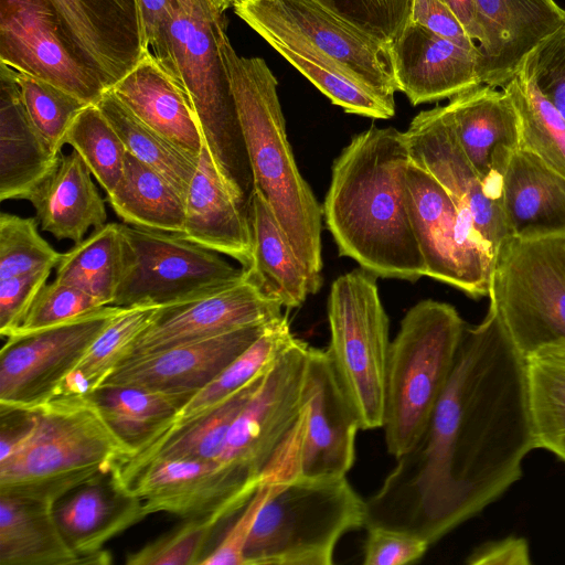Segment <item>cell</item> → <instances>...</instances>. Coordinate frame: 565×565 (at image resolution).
<instances>
[{
  "label": "cell",
  "mask_w": 565,
  "mask_h": 565,
  "mask_svg": "<svg viewBox=\"0 0 565 565\" xmlns=\"http://www.w3.org/2000/svg\"><path fill=\"white\" fill-rule=\"evenodd\" d=\"M404 136L411 162L448 192L495 258L510 236L502 207L461 149L444 106L417 114Z\"/></svg>",
  "instance_id": "cell-16"
},
{
  "label": "cell",
  "mask_w": 565,
  "mask_h": 565,
  "mask_svg": "<svg viewBox=\"0 0 565 565\" xmlns=\"http://www.w3.org/2000/svg\"><path fill=\"white\" fill-rule=\"evenodd\" d=\"M106 194L120 180L127 150L97 104L87 105L76 117L66 135Z\"/></svg>",
  "instance_id": "cell-42"
},
{
  "label": "cell",
  "mask_w": 565,
  "mask_h": 565,
  "mask_svg": "<svg viewBox=\"0 0 565 565\" xmlns=\"http://www.w3.org/2000/svg\"><path fill=\"white\" fill-rule=\"evenodd\" d=\"M215 36L238 114L254 191L271 209L316 294L322 282L323 213L294 158L278 97V82L265 60L236 53L226 33L224 14L215 21Z\"/></svg>",
  "instance_id": "cell-3"
},
{
  "label": "cell",
  "mask_w": 565,
  "mask_h": 565,
  "mask_svg": "<svg viewBox=\"0 0 565 565\" xmlns=\"http://www.w3.org/2000/svg\"><path fill=\"white\" fill-rule=\"evenodd\" d=\"M160 308L152 305L122 308L64 377L54 396H85L99 387L126 359L131 344L153 321Z\"/></svg>",
  "instance_id": "cell-37"
},
{
  "label": "cell",
  "mask_w": 565,
  "mask_h": 565,
  "mask_svg": "<svg viewBox=\"0 0 565 565\" xmlns=\"http://www.w3.org/2000/svg\"><path fill=\"white\" fill-rule=\"evenodd\" d=\"M178 235L237 260L243 269L252 263L249 214L227 190L205 145L185 194L183 228Z\"/></svg>",
  "instance_id": "cell-26"
},
{
  "label": "cell",
  "mask_w": 565,
  "mask_h": 565,
  "mask_svg": "<svg viewBox=\"0 0 565 565\" xmlns=\"http://www.w3.org/2000/svg\"><path fill=\"white\" fill-rule=\"evenodd\" d=\"M126 267L113 306L171 307L194 301L244 278L218 253L178 234L122 224Z\"/></svg>",
  "instance_id": "cell-11"
},
{
  "label": "cell",
  "mask_w": 565,
  "mask_h": 565,
  "mask_svg": "<svg viewBox=\"0 0 565 565\" xmlns=\"http://www.w3.org/2000/svg\"><path fill=\"white\" fill-rule=\"evenodd\" d=\"M92 177L77 151L61 154L55 169L28 200L43 231L77 244L90 227L106 224L105 201Z\"/></svg>",
  "instance_id": "cell-29"
},
{
  "label": "cell",
  "mask_w": 565,
  "mask_h": 565,
  "mask_svg": "<svg viewBox=\"0 0 565 565\" xmlns=\"http://www.w3.org/2000/svg\"><path fill=\"white\" fill-rule=\"evenodd\" d=\"M480 41L482 84L503 87L525 56L565 23V9L554 0H473Z\"/></svg>",
  "instance_id": "cell-21"
},
{
  "label": "cell",
  "mask_w": 565,
  "mask_h": 565,
  "mask_svg": "<svg viewBox=\"0 0 565 565\" xmlns=\"http://www.w3.org/2000/svg\"><path fill=\"white\" fill-rule=\"evenodd\" d=\"M444 110L461 149L488 186L493 170L519 147V120L510 97L503 89L482 84L450 98Z\"/></svg>",
  "instance_id": "cell-28"
},
{
  "label": "cell",
  "mask_w": 565,
  "mask_h": 565,
  "mask_svg": "<svg viewBox=\"0 0 565 565\" xmlns=\"http://www.w3.org/2000/svg\"><path fill=\"white\" fill-rule=\"evenodd\" d=\"M466 323L449 303L413 306L391 342L386 370L384 439L395 459L424 434L452 373Z\"/></svg>",
  "instance_id": "cell-5"
},
{
  "label": "cell",
  "mask_w": 565,
  "mask_h": 565,
  "mask_svg": "<svg viewBox=\"0 0 565 565\" xmlns=\"http://www.w3.org/2000/svg\"><path fill=\"white\" fill-rule=\"evenodd\" d=\"M107 202L126 224L174 234L182 232L185 196L166 177L128 152L122 175L107 194Z\"/></svg>",
  "instance_id": "cell-34"
},
{
  "label": "cell",
  "mask_w": 565,
  "mask_h": 565,
  "mask_svg": "<svg viewBox=\"0 0 565 565\" xmlns=\"http://www.w3.org/2000/svg\"><path fill=\"white\" fill-rule=\"evenodd\" d=\"M388 47L397 92L414 106L482 85L477 49L460 46L419 24L409 22Z\"/></svg>",
  "instance_id": "cell-23"
},
{
  "label": "cell",
  "mask_w": 565,
  "mask_h": 565,
  "mask_svg": "<svg viewBox=\"0 0 565 565\" xmlns=\"http://www.w3.org/2000/svg\"><path fill=\"white\" fill-rule=\"evenodd\" d=\"M52 269L0 279V334L8 337L21 322Z\"/></svg>",
  "instance_id": "cell-50"
},
{
  "label": "cell",
  "mask_w": 565,
  "mask_h": 565,
  "mask_svg": "<svg viewBox=\"0 0 565 565\" xmlns=\"http://www.w3.org/2000/svg\"><path fill=\"white\" fill-rule=\"evenodd\" d=\"M532 449L525 359L489 306L479 324L466 326L424 434L366 500V526L405 530L431 545L514 484Z\"/></svg>",
  "instance_id": "cell-1"
},
{
  "label": "cell",
  "mask_w": 565,
  "mask_h": 565,
  "mask_svg": "<svg viewBox=\"0 0 565 565\" xmlns=\"http://www.w3.org/2000/svg\"><path fill=\"white\" fill-rule=\"evenodd\" d=\"M194 394L132 385H102L88 396L117 436L137 454L170 428Z\"/></svg>",
  "instance_id": "cell-32"
},
{
  "label": "cell",
  "mask_w": 565,
  "mask_h": 565,
  "mask_svg": "<svg viewBox=\"0 0 565 565\" xmlns=\"http://www.w3.org/2000/svg\"><path fill=\"white\" fill-rule=\"evenodd\" d=\"M249 221L253 254L249 267L244 269L245 279L282 307H299L312 294L306 268L271 209L256 191L250 201Z\"/></svg>",
  "instance_id": "cell-30"
},
{
  "label": "cell",
  "mask_w": 565,
  "mask_h": 565,
  "mask_svg": "<svg viewBox=\"0 0 565 565\" xmlns=\"http://www.w3.org/2000/svg\"><path fill=\"white\" fill-rule=\"evenodd\" d=\"M519 120V147L565 177V120L539 88L518 72L503 87Z\"/></svg>",
  "instance_id": "cell-40"
},
{
  "label": "cell",
  "mask_w": 565,
  "mask_h": 565,
  "mask_svg": "<svg viewBox=\"0 0 565 565\" xmlns=\"http://www.w3.org/2000/svg\"><path fill=\"white\" fill-rule=\"evenodd\" d=\"M466 49L477 44L455 12L441 0H414L411 21Z\"/></svg>",
  "instance_id": "cell-52"
},
{
  "label": "cell",
  "mask_w": 565,
  "mask_h": 565,
  "mask_svg": "<svg viewBox=\"0 0 565 565\" xmlns=\"http://www.w3.org/2000/svg\"><path fill=\"white\" fill-rule=\"evenodd\" d=\"M364 544V565H406L419 561L430 544L422 536L394 527L371 525Z\"/></svg>",
  "instance_id": "cell-49"
},
{
  "label": "cell",
  "mask_w": 565,
  "mask_h": 565,
  "mask_svg": "<svg viewBox=\"0 0 565 565\" xmlns=\"http://www.w3.org/2000/svg\"><path fill=\"white\" fill-rule=\"evenodd\" d=\"M282 306L244 278L204 298L161 307L126 356L149 354L280 318ZM125 359V360H126ZM122 362V361H121Z\"/></svg>",
  "instance_id": "cell-18"
},
{
  "label": "cell",
  "mask_w": 565,
  "mask_h": 565,
  "mask_svg": "<svg viewBox=\"0 0 565 565\" xmlns=\"http://www.w3.org/2000/svg\"><path fill=\"white\" fill-rule=\"evenodd\" d=\"M110 90L142 122L199 160L204 141L186 90L150 51Z\"/></svg>",
  "instance_id": "cell-25"
},
{
  "label": "cell",
  "mask_w": 565,
  "mask_h": 565,
  "mask_svg": "<svg viewBox=\"0 0 565 565\" xmlns=\"http://www.w3.org/2000/svg\"><path fill=\"white\" fill-rule=\"evenodd\" d=\"M28 114L52 147L61 152L78 114L90 104L34 76L14 71Z\"/></svg>",
  "instance_id": "cell-43"
},
{
  "label": "cell",
  "mask_w": 565,
  "mask_h": 565,
  "mask_svg": "<svg viewBox=\"0 0 565 565\" xmlns=\"http://www.w3.org/2000/svg\"><path fill=\"white\" fill-rule=\"evenodd\" d=\"M0 70V200H29L61 154L31 120L14 70Z\"/></svg>",
  "instance_id": "cell-27"
},
{
  "label": "cell",
  "mask_w": 565,
  "mask_h": 565,
  "mask_svg": "<svg viewBox=\"0 0 565 565\" xmlns=\"http://www.w3.org/2000/svg\"><path fill=\"white\" fill-rule=\"evenodd\" d=\"M466 563L469 565H527L531 564L529 544L524 539L516 536L489 541L476 547Z\"/></svg>",
  "instance_id": "cell-53"
},
{
  "label": "cell",
  "mask_w": 565,
  "mask_h": 565,
  "mask_svg": "<svg viewBox=\"0 0 565 565\" xmlns=\"http://www.w3.org/2000/svg\"><path fill=\"white\" fill-rule=\"evenodd\" d=\"M138 2L147 47L177 77L171 25L179 7L178 1L138 0Z\"/></svg>",
  "instance_id": "cell-51"
},
{
  "label": "cell",
  "mask_w": 565,
  "mask_h": 565,
  "mask_svg": "<svg viewBox=\"0 0 565 565\" xmlns=\"http://www.w3.org/2000/svg\"><path fill=\"white\" fill-rule=\"evenodd\" d=\"M223 14L203 6L178 7L171 25L174 66L220 177L249 214L254 179L215 36V21Z\"/></svg>",
  "instance_id": "cell-7"
},
{
  "label": "cell",
  "mask_w": 565,
  "mask_h": 565,
  "mask_svg": "<svg viewBox=\"0 0 565 565\" xmlns=\"http://www.w3.org/2000/svg\"><path fill=\"white\" fill-rule=\"evenodd\" d=\"M218 524L209 520H185L173 531L128 553L127 565H193Z\"/></svg>",
  "instance_id": "cell-45"
},
{
  "label": "cell",
  "mask_w": 565,
  "mask_h": 565,
  "mask_svg": "<svg viewBox=\"0 0 565 565\" xmlns=\"http://www.w3.org/2000/svg\"><path fill=\"white\" fill-rule=\"evenodd\" d=\"M488 297L524 359L565 341V236H509L495 255Z\"/></svg>",
  "instance_id": "cell-10"
},
{
  "label": "cell",
  "mask_w": 565,
  "mask_h": 565,
  "mask_svg": "<svg viewBox=\"0 0 565 565\" xmlns=\"http://www.w3.org/2000/svg\"><path fill=\"white\" fill-rule=\"evenodd\" d=\"M265 373L206 413L167 430L149 447L124 460L118 466L121 477L156 459L218 460L231 425L257 390Z\"/></svg>",
  "instance_id": "cell-33"
},
{
  "label": "cell",
  "mask_w": 565,
  "mask_h": 565,
  "mask_svg": "<svg viewBox=\"0 0 565 565\" xmlns=\"http://www.w3.org/2000/svg\"><path fill=\"white\" fill-rule=\"evenodd\" d=\"M458 17L469 36L479 42L480 31L477 24L473 0H441Z\"/></svg>",
  "instance_id": "cell-54"
},
{
  "label": "cell",
  "mask_w": 565,
  "mask_h": 565,
  "mask_svg": "<svg viewBox=\"0 0 565 565\" xmlns=\"http://www.w3.org/2000/svg\"><path fill=\"white\" fill-rule=\"evenodd\" d=\"M328 321L327 351L360 429L383 427L391 341L375 275L361 268L339 276L328 298Z\"/></svg>",
  "instance_id": "cell-9"
},
{
  "label": "cell",
  "mask_w": 565,
  "mask_h": 565,
  "mask_svg": "<svg viewBox=\"0 0 565 565\" xmlns=\"http://www.w3.org/2000/svg\"><path fill=\"white\" fill-rule=\"evenodd\" d=\"M119 466V465H118ZM118 466L68 491L53 503L57 525L83 564H108L104 545L147 516Z\"/></svg>",
  "instance_id": "cell-22"
},
{
  "label": "cell",
  "mask_w": 565,
  "mask_h": 565,
  "mask_svg": "<svg viewBox=\"0 0 565 565\" xmlns=\"http://www.w3.org/2000/svg\"><path fill=\"white\" fill-rule=\"evenodd\" d=\"M82 565L49 501L0 494V565Z\"/></svg>",
  "instance_id": "cell-31"
},
{
  "label": "cell",
  "mask_w": 565,
  "mask_h": 565,
  "mask_svg": "<svg viewBox=\"0 0 565 565\" xmlns=\"http://www.w3.org/2000/svg\"><path fill=\"white\" fill-rule=\"evenodd\" d=\"M121 309L104 306L43 330L7 338L0 351V407L31 409L51 399Z\"/></svg>",
  "instance_id": "cell-13"
},
{
  "label": "cell",
  "mask_w": 565,
  "mask_h": 565,
  "mask_svg": "<svg viewBox=\"0 0 565 565\" xmlns=\"http://www.w3.org/2000/svg\"><path fill=\"white\" fill-rule=\"evenodd\" d=\"M525 367L535 449L565 462V341L536 350Z\"/></svg>",
  "instance_id": "cell-36"
},
{
  "label": "cell",
  "mask_w": 565,
  "mask_h": 565,
  "mask_svg": "<svg viewBox=\"0 0 565 565\" xmlns=\"http://www.w3.org/2000/svg\"><path fill=\"white\" fill-rule=\"evenodd\" d=\"M104 307L85 291L54 280L35 296L19 326L7 337L43 330Z\"/></svg>",
  "instance_id": "cell-46"
},
{
  "label": "cell",
  "mask_w": 565,
  "mask_h": 565,
  "mask_svg": "<svg viewBox=\"0 0 565 565\" xmlns=\"http://www.w3.org/2000/svg\"><path fill=\"white\" fill-rule=\"evenodd\" d=\"M344 19L390 45L411 21L414 0H323Z\"/></svg>",
  "instance_id": "cell-47"
},
{
  "label": "cell",
  "mask_w": 565,
  "mask_h": 565,
  "mask_svg": "<svg viewBox=\"0 0 565 565\" xmlns=\"http://www.w3.org/2000/svg\"><path fill=\"white\" fill-rule=\"evenodd\" d=\"M498 200L510 236H565V177L516 147L497 173Z\"/></svg>",
  "instance_id": "cell-24"
},
{
  "label": "cell",
  "mask_w": 565,
  "mask_h": 565,
  "mask_svg": "<svg viewBox=\"0 0 565 565\" xmlns=\"http://www.w3.org/2000/svg\"><path fill=\"white\" fill-rule=\"evenodd\" d=\"M409 154L393 127L354 136L334 160L323 217L341 256L385 278L415 281L426 267L408 209Z\"/></svg>",
  "instance_id": "cell-2"
},
{
  "label": "cell",
  "mask_w": 565,
  "mask_h": 565,
  "mask_svg": "<svg viewBox=\"0 0 565 565\" xmlns=\"http://www.w3.org/2000/svg\"><path fill=\"white\" fill-rule=\"evenodd\" d=\"M519 72L533 82L565 120V23L525 56Z\"/></svg>",
  "instance_id": "cell-48"
},
{
  "label": "cell",
  "mask_w": 565,
  "mask_h": 565,
  "mask_svg": "<svg viewBox=\"0 0 565 565\" xmlns=\"http://www.w3.org/2000/svg\"><path fill=\"white\" fill-rule=\"evenodd\" d=\"M97 106L127 152L166 177L185 196L198 161L137 118L110 89L104 93Z\"/></svg>",
  "instance_id": "cell-39"
},
{
  "label": "cell",
  "mask_w": 565,
  "mask_h": 565,
  "mask_svg": "<svg viewBox=\"0 0 565 565\" xmlns=\"http://www.w3.org/2000/svg\"><path fill=\"white\" fill-rule=\"evenodd\" d=\"M408 209L425 276L472 298L488 296L494 257L448 192L409 162Z\"/></svg>",
  "instance_id": "cell-12"
},
{
  "label": "cell",
  "mask_w": 565,
  "mask_h": 565,
  "mask_svg": "<svg viewBox=\"0 0 565 565\" xmlns=\"http://www.w3.org/2000/svg\"><path fill=\"white\" fill-rule=\"evenodd\" d=\"M62 28L105 89L149 51L138 0H50Z\"/></svg>",
  "instance_id": "cell-17"
},
{
  "label": "cell",
  "mask_w": 565,
  "mask_h": 565,
  "mask_svg": "<svg viewBox=\"0 0 565 565\" xmlns=\"http://www.w3.org/2000/svg\"><path fill=\"white\" fill-rule=\"evenodd\" d=\"M126 267L122 224L106 223L63 254L55 280L93 296L103 306L114 303Z\"/></svg>",
  "instance_id": "cell-35"
},
{
  "label": "cell",
  "mask_w": 565,
  "mask_h": 565,
  "mask_svg": "<svg viewBox=\"0 0 565 565\" xmlns=\"http://www.w3.org/2000/svg\"><path fill=\"white\" fill-rule=\"evenodd\" d=\"M294 338L286 316L271 321L248 348L192 396L168 430L206 413L267 372Z\"/></svg>",
  "instance_id": "cell-38"
},
{
  "label": "cell",
  "mask_w": 565,
  "mask_h": 565,
  "mask_svg": "<svg viewBox=\"0 0 565 565\" xmlns=\"http://www.w3.org/2000/svg\"><path fill=\"white\" fill-rule=\"evenodd\" d=\"M366 500L347 476H297L264 504L244 565H331L343 535L366 526Z\"/></svg>",
  "instance_id": "cell-6"
},
{
  "label": "cell",
  "mask_w": 565,
  "mask_h": 565,
  "mask_svg": "<svg viewBox=\"0 0 565 565\" xmlns=\"http://www.w3.org/2000/svg\"><path fill=\"white\" fill-rule=\"evenodd\" d=\"M269 323L248 326L162 351L127 358L102 385H132L154 391L196 393L248 348Z\"/></svg>",
  "instance_id": "cell-20"
},
{
  "label": "cell",
  "mask_w": 565,
  "mask_h": 565,
  "mask_svg": "<svg viewBox=\"0 0 565 565\" xmlns=\"http://www.w3.org/2000/svg\"><path fill=\"white\" fill-rule=\"evenodd\" d=\"M62 256L39 234L34 217L1 213L0 279L53 269Z\"/></svg>",
  "instance_id": "cell-44"
},
{
  "label": "cell",
  "mask_w": 565,
  "mask_h": 565,
  "mask_svg": "<svg viewBox=\"0 0 565 565\" xmlns=\"http://www.w3.org/2000/svg\"><path fill=\"white\" fill-rule=\"evenodd\" d=\"M121 478L147 515L167 512L216 524L238 514L262 482L217 460L156 459Z\"/></svg>",
  "instance_id": "cell-14"
},
{
  "label": "cell",
  "mask_w": 565,
  "mask_h": 565,
  "mask_svg": "<svg viewBox=\"0 0 565 565\" xmlns=\"http://www.w3.org/2000/svg\"><path fill=\"white\" fill-rule=\"evenodd\" d=\"M306 391L308 413L300 475L347 476L355 460L360 423L327 349L310 347Z\"/></svg>",
  "instance_id": "cell-19"
},
{
  "label": "cell",
  "mask_w": 565,
  "mask_h": 565,
  "mask_svg": "<svg viewBox=\"0 0 565 565\" xmlns=\"http://www.w3.org/2000/svg\"><path fill=\"white\" fill-rule=\"evenodd\" d=\"M0 63L97 104L106 92L67 39L50 0H0Z\"/></svg>",
  "instance_id": "cell-15"
},
{
  "label": "cell",
  "mask_w": 565,
  "mask_h": 565,
  "mask_svg": "<svg viewBox=\"0 0 565 565\" xmlns=\"http://www.w3.org/2000/svg\"><path fill=\"white\" fill-rule=\"evenodd\" d=\"M26 439L0 459V494L54 503L135 455L88 396H54L31 408Z\"/></svg>",
  "instance_id": "cell-4"
},
{
  "label": "cell",
  "mask_w": 565,
  "mask_h": 565,
  "mask_svg": "<svg viewBox=\"0 0 565 565\" xmlns=\"http://www.w3.org/2000/svg\"><path fill=\"white\" fill-rule=\"evenodd\" d=\"M179 6H203L212 7L221 12H225L227 9L233 8L235 4L243 0H177Z\"/></svg>",
  "instance_id": "cell-55"
},
{
  "label": "cell",
  "mask_w": 565,
  "mask_h": 565,
  "mask_svg": "<svg viewBox=\"0 0 565 565\" xmlns=\"http://www.w3.org/2000/svg\"><path fill=\"white\" fill-rule=\"evenodd\" d=\"M267 43L344 111L374 119H388L395 115V104L381 98L337 67L280 42Z\"/></svg>",
  "instance_id": "cell-41"
},
{
  "label": "cell",
  "mask_w": 565,
  "mask_h": 565,
  "mask_svg": "<svg viewBox=\"0 0 565 565\" xmlns=\"http://www.w3.org/2000/svg\"><path fill=\"white\" fill-rule=\"evenodd\" d=\"M233 9L266 42L277 41L308 53L395 104L397 88L388 45L323 0H243Z\"/></svg>",
  "instance_id": "cell-8"
}]
</instances>
